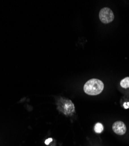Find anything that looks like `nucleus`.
Wrapping results in <instances>:
<instances>
[{"label":"nucleus","mask_w":129,"mask_h":146,"mask_svg":"<svg viewBox=\"0 0 129 146\" xmlns=\"http://www.w3.org/2000/svg\"><path fill=\"white\" fill-rule=\"evenodd\" d=\"M52 141V139L51 138H49L48 139H47L46 140H45V144L48 145V144H50V142H51Z\"/></svg>","instance_id":"7"},{"label":"nucleus","mask_w":129,"mask_h":146,"mask_svg":"<svg viewBox=\"0 0 129 146\" xmlns=\"http://www.w3.org/2000/svg\"><path fill=\"white\" fill-rule=\"evenodd\" d=\"M123 106L125 109H128L129 108V102H125L123 104Z\"/></svg>","instance_id":"8"},{"label":"nucleus","mask_w":129,"mask_h":146,"mask_svg":"<svg viewBox=\"0 0 129 146\" xmlns=\"http://www.w3.org/2000/svg\"><path fill=\"white\" fill-rule=\"evenodd\" d=\"M103 130V125L100 123H97L94 126V131L97 133H101Z\"/></svg>","instance_id":"6"},{"label":"nucleus","mask_w":129,"mask_h":146,"mask_svg":"<svg viewBox=\"0 0 129 146\" xmlns=\"http://www.w3.org/2000/svg\"><path fill=\"white\" fill-rule=\"evenodd\" d=\"M58 108L65 114H69L75 111V106L72 102L68 100H62L60 101Z\"/></svg>","instance_id":"3"},{"label":"nucleus","mask_w":129,"mask_h":146,"mask_svg":"<svg viewBox=\"0 0 129 146\" xmlns=\"http://www.w3.org/2000/svg\"><path fill=\"white\" fill-rule=\"evenodd\" d=\"M104 88L102 81L98 79L93 78L88 80L84 84V91L90 95H97L102 92Z\"/></svg>","instance_id":"1"},{"label":"nucleus","mask_w":129,"mask_h":146,"mask_svg":"<svg viewBox=\"0 0 129 146\" xmlns=\"http://www.w3.org/2000/svg\"><path fill=\"white\" fill-rule=\"evenodd\" d=\"M113 131L118 135H123L126 132V126L122 121H117L113 124Z\"/></svg>","instance_id":"4"},{"label":"nucleus","mask_w":129,"mask_h":146,"mask_svg":"<svg viewBox=\"0 0 129 146\" xmlns=\"http://www.w3.org/2000/svg\"><path fill=\"white\" fill-rule=\"evenodd\" d=\"M120 86L123 88H129V77H126L120 81Z\"/></svg>","instance_id":"5"},{"label":"nucleus","mask_w":129,"mask_h":146,"mask_svg":"<svg viewBox=\"0 0 129 146\" xmlns=\"http://www.w3.org/2000/svg\"><path fill=\"white\" fill-rule=\"evenodd\" d=\"M100 21L105 24H107L112 22L114 19V14L113 11L108 7L102 8L99 14Z\"/></svg>","instance_id":"2"}]
</instances>
